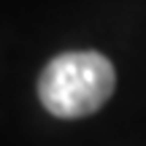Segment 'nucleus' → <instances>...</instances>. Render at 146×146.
I'll list each match as a JSON object with an SVG mask.
<instances>
[{
  "mask_svg": "<svg viewBox=\"0 0 146 146\" xmlns=\"http://www.w3.org/2000/svg\"><path fill=\"white\" fill-rule=\"evenodd\" d=\"M116 84L114 65L98 52H68L54 57L38 78V98L60 119H81L103 108Z\"/></svg>",
  "mask_w": 146,
  "mask_h": 146,
  "instance_id": "1",
  "label": "nucleus"
}]
</instances>
